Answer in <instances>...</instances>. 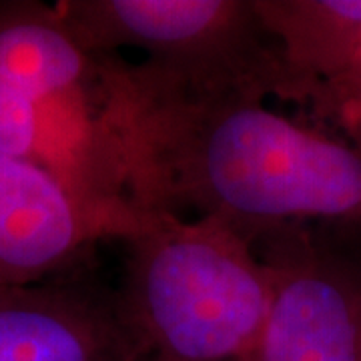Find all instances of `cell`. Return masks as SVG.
Masks as SVG:
<instances>
[{
  "instance_id": "obj_2",
  "label": "cell",
  "mask_w": 361,
  "mask_h": 361,
  "mask_svg": "<svg viewBox=\"0 0 361 361\" xmlns=\"http://www.w3.org/2000/svg\"><path fill=\"white\" fill-rule=\"evenodd\" d=\"M127 247L116 305L142 361H249L267 322L271 265L217 217L145 209Z\"/></svg>"
},
{
  "instance_id": "obj_9",
  "label": "cell",
  "mask_w": 361,
  "mask_h": 361,
  "mask_svg": "<svg viewBox=\"0 0 361 361\" xmlns=\"http://www.w3.org/2000/svg\"><path fill=\"white\" fill-rule=\"evenodd\" d=\"M334 123L337 127L348 130L353 137L355 145L361 147V68L339 104V111H337Z\"/></svg>"
},
{
  "instance_id": "obj_1",
  "label": "cell",
  "mask_w": 361,
  "mask_h": 361,
  "mask_svg": "<svg viewBox=\"0 0 361 361\" xmlns=\"http://www.w3.org/2000/svg\"><path fill=\"white\" fill-rule=\"evenodd\" d=\"M130 203L217 217L253 241L301 221H361V147L247 92H185L101 54Z\"/></svg>"
},
{
  "instance_id": "obj_6",
  "label": "cell",
  "mask_w": 361,
  "mask_h": 361,
  "mask_svg": "<svg viewBox=\"0 0 361 361\" xmlns=\"http://www.w3.org/2000/svg\"><path fill=\"white\" fill-rule=\"evenodd\" d=\"M94 68L56 4L0 2V151L32 163L42 113Z\"/></svg>"
},
{
  "instance_id": "obj_5",
  "label": "cell",
  "mask_w": 361,
  "mask_h": 361,
  "mask_svg": "<svg viewBox=\"0 0 361 361\" xmlns=\"http://www.w3.org/2000/svg\"><path fill=\"white\" fill-rule=\"evenodd\" d=\"M273 295L249 361H361V275L285 231L265 237Z\"/></svg>"
},
{
  "instance_id": "obj_7",
  "label": "cell",
  "mask_w": 361,
  "mask_h": 361,
  "mask_svg": "<svg viewBox=\"0 0 361 361\" xmlns=\"http://www.w3.org/2000/svg\"><path fill=\"white\" fill-rule=\"evenodd\" d=\"M0 361H142L116 297L87 287H0Z\"/></svg>"
},
{
  "instance_id": "obj_8",
  "label": "cell",
  "mask_w": 361,
  "mask_h": 361,
  "mask_svg": "<svg viewBox=\"0 0 361 361\" xmlns=\"http://www.w3.org/2000/svg\"><path fill=\"white\" fill-rule=\"evenodd\" d=\"M277 47L281 99L334 123L361 68V0H253Z\"/></svg>"
},
{
  "instance_id": "obj_3",
  "label": "cell",
  "mask_w": 361,
  "mask_h": 361,
  "mask_svg": "<svg viewBox=\"0 0 361 361\" xmlns=\"http://www.w3.org/2000/svg\"><path fill=\"white\" fill-rule=\"evenodd\" d=\"M68 28L90 54L141 51L139 71L185 92L281 99L277 47L253 0H61Z\"/></svg>"
},
{
  "instance_id": "obj_4",
  "label": "cell",
  "mask_w": 361,
  "mask_h": 361,
  "mask_svg": "<svg viewBox=\"0 0 361 361\" xmlns=\"http://www.w3.org/2000/svg\"><path fill=\"white\" fill-rule=\"evenodd\" d=\"M141 213L94 205L47 169L0 151V287L42 283L99 241H123Z\"/></svg>"
}]
</instances>
